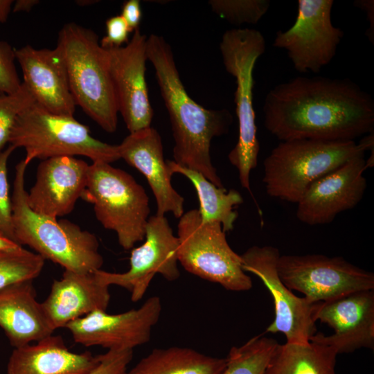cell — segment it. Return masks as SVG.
Masks as SVG:
<instances>
[{"label": "cell", "mask_w": 374, "mask_h": 374, "mask_svg": "<svg viewBox=\"0 0 374 374\" xmlns=\"http://www.w3.org/2000/svg\"><path fill=\"white\" fill-rule=\"evenodd\" d=\"M265 127L280 141H355L374 130V100L349 79L299 76L266 95Z\"/></svg>", "instance_id": "6da1fadb"}, {"label": "cell", "mask_w": 374, "mask_h": 374, "mask_svg": "<svg viewBox=\"0 0 374 374\" xmlns=\"http://www.w3.org/2000/svg\"><path fill=\"white\" fill-rule=\"evenodd\" d=\"M146 53L170 116L174 161L224 188L213 165L210 149L214 137L228 132L233 122L231 114L226 109H206L190 98L180 78L172 48L162 36L148 37Z\"/></svg>", "instance_id": "7a4b0ae2"}, {"label": "cell", "mask_w": 374, "mask_h": 374, "mask_svg": "<svg viewBox=\"0 0 374 374\" xmlns=\"http://www.w3.org/2000/svg\"><path fill=\"white\" fill-rule=\"evenodd\" d=\"M28 166L24 159L17 164L11 196L17 242L31 247L64 270L87 273L100 269L103 258L93 233L69 220L39 215L29 207L25 189Z\"/></svg>", "instance_id": "3957f363"}, {"label": "cell", "mask_w": 374, "mask_h": 374, "mask_svg": "<svg viewBox=\"0 0 374 374\" xmlns=\"http://www.w3.org/2000/svg\"><path fill=\"white\" fill-rule=\"evenodd\" d=\"M374 147L373 132L355 141L292 139L280 141L263 162L267 194L297 204L317 179Z\"/></svg>", "instance_id": "277c9868"}, {"label": "cell", "mask_w": 374, "mask_h": 374, "mask_svg": "<svg viewBox=\"0 0 374 374\" xmlns=\"http://www.w3.org/2000/svg\"><path fill=\"white\" fill-rule=\"evenodd\" d=\"M57 46L65 62L76 106L105 132H115L118 110L108 52L101 46L98 35L91 29L68 23L59 32Z\"/></svg>", "instance_id": "5b68a950"}, {"label": "cell", "mask_w": 374, "mask_h": 374, "mask_svg": "<svg viewBox=\"0 0 374 374\" xmlns=\"http://www.w3.org/2000/svg\"><path fill=\"white\" fill-rule=\"evenodd\" d=\"M220 50L225 70L236 82L235 103L238 138L228 159L238 170L242 187L253 196L250 174L258 165L260 151L253 105V70L256 61L266 50V41L258 30L232 28L223 34Z\"/></svg>", "instance_id": "8992f818"}, {"label": "cell", "mask_w": 374, "mask_h": 374, "mask_svg": "<svg viewBox=\"0 0 374 374\" xmlns=\"http://www.w3.org/2000/svg\"><path fill=\"white\" fill-rule=\"evenodd\" d=\"M8 143L25 150L28 164L59 156L80 155L108 163L120 159L117 145L93 138L73 116L50 113L35 103L18 116Z\"/></svg>", "instance_id": "52a82bcc"}, {"label": "cell", "mask_w": 374, "mask_h": 374, "mask_svg": "<svg viewBox=\"0 0 374 374\" xmlns=\"http://www.w3.org/2000/svg\"><path fill=\"white\" fill-rule=\"evenodd\" d=\"M81 198L93 205L97 220L104 228L116 232L124 249H131L145 239L149 197L127 172L108 163L93 162Z\"/></svg>", "instance_id": "ba28073f"}, {"label": "cell", "mask_w": 374, "mask_h": 374, "mask_svg": "<svg viewBox=\"0 0 374 374\" xmlns=\"http://www.w3.org/2000/svg\"><path fill=\"white\" fill-rule=\"evenodd\" d=\"M178 261L189 273L234 292L251 288L240 255L229 244L217 222H206L199 210L184 213L177 225Z\"/></svg>", "instance_id": "9c48e42d"}, {"label": "cell", "mask_w": 374, "mask_h": 374, "mask_svg": "<svg viewBox=\"0 0 374 374\" xmlns=\"http://www.w3.org/2000/svg\"><path fill=\"white\" fill-rule=\"evenodd\" d=\"M277 271L283 283L313 303L362 290H374V274L345 260L322 254L280 255Z\"/></svg>", "instance_id": "30bf717a"}, {"label": "cell", "mask_w": 374, "mask_h": 374, "mask_svg": "<svg viewBox=\"0 0 374 374\" xmlns=\"http://www.w3.org/2000/svg\"><path fill=\"white\" fill-rule=\"evenodd\" d=\"M294 24L276 33L273 46L286 51L299 73H319L334 58L344 37L331 19L333 0H299Z\"/></svg>", "instance_id": "8fae6325"}, {"label": "cell", "mask_w": 374, "mask_h": 374, "mask_svg": "<svg viewBox=\"0 0 374 374\" xmlns=\"http://www.w3.org/2000/svg\"><path fill=\"white\" fill-rule=\"evenodd\" d=\"M280 255L273 246H252L240 255L242 268L258 277L273 299L275 316L266 332H280L287 343H307L317 331L314 314L319 303L297 296L283 283L276 268Z\"/></svg>", "instance_id": "7c38bea8"}, {"label": "cell", "mask_w": 374, "mask_h": 374, "mask_svg": "<svg viewBox=\"0 0 374 374\" xmlns=\"http://www.w3.org/2000/svg\"><path fill=\"white\" fill-rule=\"evenodd\" d=\"M144 240L141 246L131 251L130 269L125 272L95 271L97 278L103 284L127 290L134 302L143 297L156 274L161 275L170 282L180 276L178 239L165 215L150 216Z\"/></svg>", "instance_id": "4fadbf2b"}, {"label": "cell", "mask_w": 374, "mask_h": 374, "mask_svg": "<svg viewBox=\"0 0 374 374\" xmlns=\"http://www.w3.org/2000/svg\"><path fill=\"white\" fill-rule=\"evenodd\" d=\"M162 310L159 296H151L138 309L119 314L96 310L69 323L75 342L84 346H100L108 350H133L150 339L152 328Z\"/></svg>", "instance_id": "5bb4252c"}, {"label": "cell", "mask_w": 374, "mask_h": 374, "mask_svg": "<svg viewBox=\"0 0 374 374\" xmlns=\"http://www.w3.org/2000/svg\"><path fill=\"white\" fill-rule=\"evenodd\" d=\"M147 38L137 28L125 46L107 49L118 113L130 133L150 127L153 118L145 80Z\"/></svg>", "instance_id": "9a60e30c"}, {"label": "cell", "mask_w": 374, "mask_h": 374, "mask_svg": "<svg viewBox=\"0 0 374 374\" xmlns=\"http://www.w3.org/2000/svg\"><path fill=\"white\" fill-rule=\"evenodd\" d=\"M364 154L353 157L315 181L297 203V219L308 225L332 222L340 213L355 208L367 187Z\"/></svg>", "instance_id": "2e32d148"}, {"label": "cell", "mask_w": 374, "mask_h": 374, "mask_svg": "<svg viewBox=\"0 0 374 374\" xmlns=\"http://www.w3.org/2000/svg\"><path fill=\"white\" fill-rule=\"evenodd\" d=\"M315 321L330 327L334 332L326 336L315 333L310 341L333 348L337 354L374 347V291L354 292L318 303Z\"/></svg>", "instance_id": "e0dca14e"}, {"label": "cell", "mask_w": 374, "mask_h": 374, "mask_svg": "<svg viewBox=\"0 0 374 374\" xmlns=\"http://www.w3.org/2000/svg\"><path fill=\"white\" fill-rule=\"evenodd\" d=\"M89 165L73 156L43 160L36 180L27 193V202L35 213L57 218L70 213L86 188Z\"/></svg>", "instance_id": "ac0fdd59"}, {"label": "cell", "mask_w": 374, "mask_h": 374, "mask_svg": "<svg viewBox=\"0 0 374 374\" xmlns=\"http://www.w3.org/2000/svg\"><path fill=\"white\" fill-rule=\"evenodd\" d=\"M15 54L21 69L22 82L35 103L50 113L73 116L76 105L59 47L38 49L26 45L15 48Z\"/></svg>", "instance_id": "d6986e66"}, {"label": "cell", "mask_w": 374, "mask_h": 374, "mask_svg": "<svg viewBox=\"0 0 374 374\" xmlns=\"http://www.w3.org/2000/svg\"><path fill=\"white\" fill-rule=\"evenodd\" d=\"M118 145L120 159L141 172L157 202V215L171 212L177 218L184 213V197L173 188L167 161L163 157L162 141L151 126L130 133Z\"/></svg>", "instance_id": "ffe728a7"}, {"label": "cell", "mask_w": 374, "mask_h": 374, "mask_svg": "<svg viewBox=\"0 0 374 374\" xmlns=\"http://www.w3.org/2000/svg\"><path fill=\"white\" fill-rule=\"evenodd\" d=\"M110 297L109 286L98 280L95 271L64 270L62 277L53 281L48 296L41 303L55 330L92 312L106 311Z\"/></svg>", "instance_id": "44dd1931"}, {"label": "cell", "mask_w": 374, "mask_h": 374, "mask_svg": "<svg viewBox=\"0 0 374 374\" xmlns=\"http://www.w3.org/2000/svg\"><path fill=\"white\" fill-rule=\"evenodd\" d=\"M100 355L70 351L60 336L51 335L35 344L14 348L7 374H88L99 364Z\"/></svg>", "instance_id": "7402d4cb"}, {"label": "cell", "mask_w": 374, "mask_h": 374, "mask_svg": "<svg viewBox=\"0 0 374 374\" xmlns=\"http://www.w3.org/2000/svg\"><path fill=\"white\" fill-rule=\"evenodd\" d=\"M32 282L22 281L0 290V327L14 348L36 342L55 331L36 299Z\"/></svg>", "instance_id": "603a6c76"}, {"label": "cell", "mask_w": 374, "mask_h": 374, "mask_svg": "<svg viewBox=\"0 0 374 374\" xmlns=\"http://www.w3.org/2000/svg\"><path fill=\"white\" fill-rule=\"evenodd\" d=\"M226 364V358L174 346L153 349L126 374H221Z\"/></svg>", "instance_id": "cb8c5ba5"}, {"label": "cell", "mask_w": 374, "mask_h": 374, "mask_svg": "<svg viewBox=\"0 0 374 374\" xmlns=\"http://www.w3.org/2000/svg\"><path fill=\"white\" fill-rule=\"evenodd\" d=\"M170 173L181 174L194 186L199 201L198 208L202 219L206 222H217L226 233L234 228L238 214L235 211L243 202L241 194L234 189L227 190L208 181L202 174L183 167L174 161L167 160Z\"/></svg>", "instance_id": "d4e9b609"}, {"label": "cell", "mask_w": 374, "mask_h": 374, "mask_svg": "<svg viewBox=\"0 0 374 374\" xmlns=\"http://www.w3.org/2000/svg\"><path fill=\"white\" fill-rule=\"evenodd\" d=\"M337 355L333 348L312 341L278 344L265 374H335Z\"/></svg>", "instance_id": "484cf974"}, {"label": "cell", "mask_w": 374, "mask_h": 374, "mask_svg": "<svg viewBox=\"0 0 374 374\" xmlns=\"http://www.w3.org/2000/svg\"><path fill=\"white\" fill-rule=\"evenodd\" d=\"M278 344L275 339L259 335L232 347L221 374H265Z\"/></svg>", "instance_id": "4316f807"}, {"label": "cell", "mask_w": 374, "mask_h": 374, "mask_svg": "<svg viewBox=\"0 0 374 374\" xmlns=\"http://www.w3.org/2000/svg\"><path fill=\"white\" fill-rule=\"evenodd\" d=\"M44 259L21 247L0 250V290L10 285L33 280L42 271Z\"/></svg>", "instance_id": "83f0119b"}, {"label": "cell", "mask_w": 374, "mask_h": 374, "mask_svg": "<svg viewBox=\"0 0 374 374\" xmlns=\"http://www.w3.org/2000/svg\"><path fill=\"white\" fill-rule=\"evenodd\" d=\"M213 12L231 24H256L267 12L269 0H210Z\"/></svg>", "instance_id": "f1b7e54d"}, {"label": "cell", "mask_w": 374, "mask_h": 374, "mask_svg": "<svg viewBox=\"0 0 374 374\" xmlns=\"http://www.w3.org/2000/svg\"><path fill=\"white\" fill-rule=\"evenodd\" d=\"M35 103L31 93L22 82L17 91L0 95V152L9 141L18 116Z\"/></svg>", "instance_id": "f546056e"}, {"label": "cell", "mask_w": 374, "mask_h": 374, "mask_svg": "<svg viewBox=\"0 0 374 374\" xmlns=\"http://www.w3.org/2000/svg\"><path fill=\"white\" fill-rule=\"evenodd\" d=\"M15 150L9 145L0 152V235L17 243L12 223V199L7 168L9 157Z\"/></svg>", "instance_id": "4dcf8cb0"}, {"label": "cell", "mask_w": 374, "mask_h": 374, "mask_svg": "<svg viewBox=\"0 0 374 374\" xmlns=\"http://www.w3.org/2000/svg\"><path fill=\"white\" fill-rule=\"evenodd\" d=\"M15 60V48L0 41V95L14 93L21 87Z\"/></svg>", "instance_id": "1f68e13d"}, {"label": "cell", "mask_w": 374, "mask_h": 374, "mask_svg": "<svg viewBox=\"0 0 374 374\" xmlns=\"http://www.w3.org/2000/svg\"><path fill=\"white\" fill-rule=\"evenodd\" d=\"M133 350H107L100 355L98 365L88 374H126Z\"/></svg>", "instance_id": "d6a6232c"}, {"label": "cell", "mask_w": 374, "mask_h": 374, "mask_svg": "<svg viewBox=\"0 0 374 374\" xmlns=\"http://www.w3.org/2000/svg\"><path fill=\"white\" fill-rule=\"evenodd\" d=\"M105 26L106 35L100 41L103 48L109 49L120 47L129 42L130 31L127 23L121 15L107 19Z\"/></svg>", "instance_id": "836d02e7"}, {"label": "cell", "mask_w": 374, "mask_h": 374, "mask_svg": "<svg viewBox=\"0 0 374 374\" xmlns=\"http://www.w3.org/2000/svg\"><path fill=\"white\" fill-rule=\"evenodd\" d=\"M121 15L125 19L130 33L139 28L142 11L139 0H128L124 2Z\"/></svg>", "instance_id": "e575fe53"}, {"label": "cell", "mask_w": 374, "mask_h": 374, "mask_svg": "<svg viewBox=\"0 0 374 374\" xmlns=\"http://www.w3.org/2000/svg\"><path fill=\"white\" fill-rule=\"evenodd\" d=\"M354 5L361 9L366 15L369 26L366 31V36L369 42L374 44V1L373 0H356Z\"/></svg>", "instance_id": "d590c367"}, {"label": "cell", "mask_w": 374, "mask_h": 374, "mask_svg": "<svg viewBox=\"0 0 374 374\" xmlns=\"http://www.w3.org/2000/svg\"><path fill=\"white\" fill-rule=\"evenodd\" d=\"M38 3L37 0H17L13 3L12 11L15 12H29Z\"/></svg>", "instance_id": "8d00e7d4"}, {"label": "cell", "mask_w": 374, "mask_h": 374, "mask_svg": "<svg viewBox=\"0 0 374 374\" xmlns=\"http://www.w3.org/2000/svg\"><path fill=\"white\" fill-rule=\"evenodd\" d=\"M12 5V0H0V23L7 20Z\"/></svg>", "instance_id": "74e56055"}, {"label": "cell", "mask_w": 374, "mask_h": 374, "mask_svg": "<svg viewBox=\"0 0 374 374\" xmlns=\"http://www.w3.org/2000/svg\"><path fill=\"white\" fill-rule=\"evenodd\" d=\"M21 245L0 235V250L13 249Z\"/></svg>", "instance_id": "f35d334b"}]
</instances>
